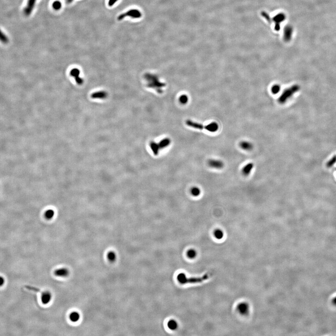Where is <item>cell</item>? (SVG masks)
<instances>
[{
	"label": "cell",
	"instance_id": "obj_22",
	"mask_svg": "<svg viewBox=\"0 0 336 336\" xmlns=\"http://www.w3.org/2000/svg\"><path fill=\"white\" fill-rule=\"evenodd\" d=\"M191 193L192 195L194 197H197L200 195L201 193V191L199 188L197 187H194L192 188L191 189Z\"/></svg>",
	"mask_w": 336,
	"mask_h": 336
},
{
	"label": "cell",
	"instance_id": "obj_27",
	"mask_svg": "<svg viewBox=\"0 0 336 336\" xmlns=\"http://www.w3.org/2000/svg\"><path fill=\"white\" fill-rule=\"evenodd\" d=\"M180 102L183 104H185L186 103H187L188 100V98L187 96L185 95H182L180 97L179 99Z\"/></svg>",
	"mask_w": 336,
	"mask_h": 336
},
{
	"label": "cell",
	"instance_id": "obj_20",
	"mask_svg": "<svg viewBox=\"0 0 336 336\" xmlns=\"http://www.w3.org/2000/svg\"><path fill=\"white\" fill-rule=\"evenodd\" d=\"M52 7L54 9V10H60L61 9L62 7V2L59 0L55 1H53V3L52 4Z\"/></svg>",
	"mask_w": 336,
	"mask_h": 336
},
{
	"label": "cell",
	"instance_id": "obj_6",
	"mask_svg": "<svg viewBox=\"0 0 336 336\" xmlns=\"http://www.w3.org/2000/svg\"><path fill=\"white\" fill-rule=\"evenodd\" d=\"M286 19V16L284 14L281 13L278 14L274 16L273 18V21L275 23L274 29L276 31H279L281 28V23L284 21Z\"/></svg>",
	"mask_w": 336,
	"mask_h": 336
},
{
	"label": "cell",
	"instance_id": "obj_33",
	"mask_svg": "<svg viewBox=\"0 0 336 336\" xmlns=\"http://www.w3.org/2000/svg\"><path fill=\"white\" fill-rule=\"evenodd\" d=\"M332 303L333 304H334V305L336 306V297H335V298H334V299H333Z\"/></svg>",
	"mask_w": 336,
	"mask_h": 336
},
{
	"label": "cell",
	"instance_id": "obj_26",
	"mask_svg": "<svg viewBox=\"0 0 336 336\" xmlns=\"http://www.w3.org/2000/svg\"><path fill=\"white\" fill-rule=\"evenodd\" d=\"M336 163V156L335 155L334 157H332V158L329 160V161L327 163V167L330 168L334 165V164Z\"/></svg>",
	"mask_w": 336,
	"mask_h": 336
},
{
	"label": "cell",
	"instance_id": "obj_1",
	"mask_svg": "<svg viewBox=\"0 0 336 336\" xmlns=\"http://www.w3.org/2000/svg\"><path fill=\"white\" fill-rule=\"evenodd\" d=\"M145 78L148 82V87L155 89L159 93H162V87L165 86V84L159 81L156 75L147 73L145 75Z\"/></svg>",
	"mask_w": 336,
	"mask_h": 336
},
{
	"label": "cell",
	"instance_id": "obj_32",
	"mask_svg": "<svg viewBox=\"0 0 336 336\" xmlns=\"http://www.w3.org/2000/svg\"><path fill=\"white\" fill-rule=\"evenodd\" d=\"M4 279L2 277L0 276V286L3 285L4 283Z\"/></svg>",
	"mask_w": 336,
	"mask_h": 336
},
{
	"label": "cell",
	"instance_id": "obj_28",
	"mask_svg": "<svg viewBox=\"0 0 336 336\" xmlns=\"http://www.w3.org/2000/svg\"><path fill=\"white\" fill-rule=\"evenodd\" d=\"M187 255L191 259H193V258H195V256H196V252L195 250H193V249H191L188 251Z\"/></svg>",
	"mask_w": 336,
	"mask_h": 336
},
{
	"label": "cell",
	"instance_id": "obj_30",
	"mask_svg": "<svg viewBox=\"0 0 336 336\" xmlns=\"http://www.w3.org/2000/svg\"><path fill=\"white\" fill-rule=\"evenodd\" d=\"M53 214H54V213H53L52 210H48V212L46 213L45 216H46L47 218H50L53 217Z\"/></svg>",
	"mask_w": 336,
	"mask_h": 336
},
{
	"label": "cell",
	"instance_id": "obj_24",
	"mask_svg": "<svg viewBox=\"0 0 336 336\" xmlns=\"http://www.w3.org/2000/svg\"><path fill=\"white\" fill-rule=\"evenodd\" d=\"M214 236L217 239H221L224 236V234L221 230L217 229L214 231Z\"/></svg>",
	"mask_w": 336,
	"mask_h": 336
},
{
	"label": "cell",
	"instance_id": "obj_13",
	"mask_svg": "<svg viewBox=\"0 0 336 336\" xmlns=\"http://www.w3.org/2000/svg\"><path fill=\"white\" fill-rule=\"evenodd\" d=\"M52 295L51 293L50 292H43L42 293V296H41V300H42V303L44 304H47L50 303V301L52 300Z\"/></svg>",
	"mask_w": 336,
	"mask_h": 336
},
{
	"label": "cell",
	"instance_id": "obj_2",
	"mask_svg": "<svg viewBox=\"0 0 336 336\" xmlns=\"http://www.w3.org/2000/svg\"><path fill=\"white\" fill-rule=\"evenodd\" d=\"M186 124L189 127L194 128L196 129H205L210 132H215L217 131L218 129V125L216 123H210L209 124L206 126H204L201 124L194 122L191 120H187L186 121Z\"/></svg>",
	"mask_w": 336,
	"mask_h": 336
},
{
	"label": "cell",
	"instance_id": "obj_17",
	"mask_svg": "<svg viewBox=\"0 0 336 336\" xmlns=\"http://www.w3.org/2000/svg\"><path fill=\"white\" fill-rule=\"evenodd\" d=\"M171 143V140L169 138H165L163 139L162 141L158 143L160 147V149H163L166 148Z\"/></svg>",
	"mask_w": 336,
	"mask_h": 336
},
{
	"label": "cell",
	"instance_id": "obj_9",
	"mask_svg": "<svg viewBox=\"0 0 336 336\" xmlns=\"http://www.w3.org/2000/svg\"><path fill=\"white\" fill-rule=\"evenodd\" d=\"M79 75H80V71L78 69H73L70 72V75L74 78L76 83L78 85H82L83 83V80L79 77Z\"/></svg>",
	"mask_w": 336,
	"mask_h": 336
},
{
	"label": "cell",
	"instance_id": "obj_19",
	"mask_svg": "<svg viewBox=\"0 0 336 336\" xmlns=\"http://www.w3.org/2000/svg\"><path fill=\"white\" fill-rule=\"evenodd\" d=\"M69 318L72 322H77L80 319V315L78 312L73 311L70 314Z\"/></svg>",
	"mask_w": 336,
	"mask_h": 336
},
{
	"label": "cell",
	"instance_id": "obj_25",
	"mask_svg": "<svg viewBox=\"0 0 336 336\" xmlns=\"http://www.w3.org/2000/svg\"><path fill=\"white\" fill-rule=\"evenodd\" d=\"M281 89V87L278 85H274L271 88V91L273 94H277L279 93Z\"/></svg>",
	"mask_w": 336,
	"mask_h": 336
},
{
	"label": "cell",
	"instance_id": "obj_4",
	"mask_svg": "<svg viewBox=\"0 0 336 336\" xmlns=\"http://www.w3.org/2000/svg\"><path fill=\"white\" fill-rule=\"evenodd\" d=\"M208 278L209 276L207 274H205V276L200 277L188 278L184 274H179L178 276V281L182 284L188 283H200V282H203V281H205Z\"/></svg>",
	"mask_w": 336,
	"mask_h": 336
},
{
	"label": "cell",
	"instance_id": "obj_5",
	"mask_svg": "<svg viewBox=\"0 0 336 336\" xmlns=\"http://www.w3.org/2000/svg\"><path fill=\"white\" fill-rule=\"evenodd\" d=\"M142 16V13L140 10L136 9H132L128 10L124 13L121 14L118 17V20L121 21L126 17H130L132 18H139Z\"/></svg>",
	"mask_w": 336,
	"mask_h": 336
},
{
	"label": "cell",
	"instance_id": "obj_7",
	"mask_svg": "<svg viewBox=\"0 0 336 336\" xmlns=\"http://www.w3.org/2000/svg\"><path fill=\"white\" fill-rule=\"evenodd\" d=\"M37 0H28L27 5L23 9V13L25 16L29 17L32 13L36 4Z\"/></svg>",
	"mask_w": 336,
	"mask_h": 336
},
{
	"label": "cell",
	"instance_id": "obj_23",
	"mask_svg": "<svg viewBox=\"0 0 336 336\" xmlns=\"http://www.w3.org/2000/svg\"><path fill=\"white\" fill-rule=\"evenodd\" d=\"M168 326L170 329L174 330L178 327V324L175 321L170 320L168 324Z\"/></svg>",
	"mask_w": 336,
	"mask_h": 336
},
{
	"label": "cell",
	"instance_id": "obj_29",
	"mask_svg": "<svg viewBox=\"0 0 336 336\" xmlns=\"http://www.w3.org/2000/svg\"><path fill=\"white\" fill-rule=\"evenodd\" d=\"M261 15H262V17H264L265 18V19H266V20H267V21H268V22H271V17H270L269 15V14H268L267 13H266V12H264V11H263V12H262V13H261Z\"/></svg>",
	"mask_w": 336,
	"mask_h": 336
},
{
	"label": "cell",
	"instance_id": "obj_11",
	"mask_svg": "<svg viewBox=\"0 0 336 336\" xmlns=\"http://www.w3.org/2000/svg\"><path fill=\"white\" fill-rule=\"evenodd\" d=\"M69 271L66 268H60L56 270L54 272V274L57 276L61 277H65L68 276L69 274Z\"/></svg>",
	"mask_w": 336,
	"mask_h": 336
},
{
	"label": "cell",
	"instance_id": "obj_14",
	"mask_svg": "<svg viewBox=\"0 0 336 336\" xmlns=\"http://www.w3.org/2000/svg\"><path fill=\"white\" fill-rule=\"evenodd\" d=\"M107 96V94L105 91H97L93 93L91 95V98L98 99H104Z\"/></svg>",
	"mask_w": 336,
	"mask_h": 336
},
{
	"label": "cell",
	"instance_id": "obj_21",
	"mask_svg": "<svg viewBox=\"0 0 336 336\" xmlns=\"http://www.w3.org/2000/svg\"><path fill=\"white\" fill-rule=\"evenodd\" d=\"M107 258L110 262H113L115 261L116 259V255L114 252H109L107 255Z\"/></svg>",
	"mask_w": 336,
	"mask_h": 336
},
{
	"label": "cell",
	"instance_id": "obj_8",
	"mask_svg": "<svg viewBox=\"0 0 336 336\" xmlns=\"http://www.w3.org/2000/svg\"><path fill=\"white\" fill-rule=\"evenodd\" d=\"M293 33V28L291 26L288 25L284 30L283 39L286 42H289L292 39Z\"/></svg>",
	"mask_w": 336,
	"mask_h": 336
},
{
	"label": "cell",
	"instance_id": "obj_31",
	"mask_svg": "<svg viewBox=\"0 0 336 336\" xmlns=\"http://www.w3.org/2000/svg\"><path fill=\"white\" fill-rule=\"evenodd\" d=\"M118 0H109V1L108 2V4L109 7H112V6H114L116 2H117Z\"/></svg>",
	"mask_w": 336,
	"mask_h": 336
},
{
	"label": "cell",
	"instance_id": "obj_3",
	"mask_svg": "<svg viewBox=\"0 0 336 336\" xmlns=\"http://www.w3.org/2000/svg\"><path fill=\"white\" fill-rule=\"evenodd\" d=\"M300 89V86L298 85H293L290 88L286 89L283 91L282 95L279 97L278 102L280 104H284L293 96L295 93Z\"/></svg>",
	"mask_w": 336,
	"mask_h": 336
},
{
	"label": "cell",
	"instance_id": "obj_10",
	"mask_svg": "<svg viewBox=\"0 0 336 336\" xmlns=\"http://www.w3.org/2000/svg\"><path fill=\"white\" fill-rule=\"evenodd\" d=\"M208 163L210 167L216 169H222L224 166V163L222 161L217 159H210Z\"/></svg>",
	"mask_w": 336,
	"mask_h": 336
},
{
	"label": "cell",
	"instance_id": "obj_12",
	"mask_svg": "<svg viewBox=\"0 0 336 336\" xmlns=\"http://www.w3.org/2000/svg\"><path fill=\"white\" fill-rule=\"evenodd\" d=\"M254 167V164L252 163H249L246 164L242 170V173L243 175L247 176L250 173H251Z\"/></svg>",
	"mask_w": 336,
	"mask_h": 336
},
{
	"label": "cell",
	"instance_id": "obj_16",
	"mask_svg": "<svg viewBox=\"0 0 336 336\" xmlns=\"http://www.w3.org/2000/svg\"><path fill=\"white\" fill-rule=\"evenodd\" d=\"M150 147L155 155H158L159 150L161 149L158 143H157L155 142H152L150 143Z\"/></svg>",
	"mask_w": 336,
	"mask_h": 336
},
{
	"label": "cell",
	"instance_id": "obj_15",
	"mask_svg": "<svg viewBox=\"0 0 336 336\" xmlns=\"http://www.w3.org/2000/svg\"><path fill=\"white\" fill-rule=\"evenodd\" d=\"M239 145H240V148L241 149H243V150H247V151H250L253 148V145L252 144L249 142H241L239 144Z\"/></svg>",
	"mask_w": 336,
	"mask_h": 336
},
{
	"label": "cell",
	"instance_id": "obj_18",
	"mask_svg": "<svg viewBox=\"0 0 336 336\" xmlns=\"http://www.w3.org/2000/svg\"><path fill=\"white\" fill-rule=\"evenodd\" d=\"M9 37L0 29V42L4 44L9 43Z\"/></svg>",
	"mask_w": 336,
	"mask_h": 336
}]
</instances>
